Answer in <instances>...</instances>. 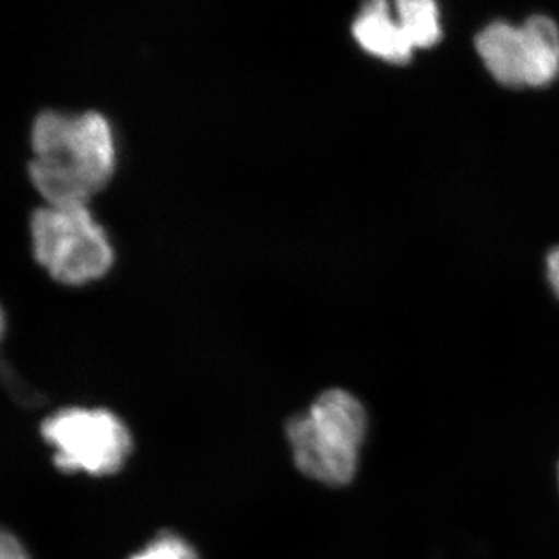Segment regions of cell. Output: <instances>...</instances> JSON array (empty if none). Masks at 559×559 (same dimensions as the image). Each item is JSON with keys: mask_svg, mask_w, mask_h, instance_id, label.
Listing matches in <instances>:
<instances>
[{"mask_svg": "<svg viewBox=\"0 0 559 559\" xmlns=\"http://www.w3.org/2000/svg\"><path fill=\"white\" fill-rule=\"evenodd\" d=\"M28 178L47 204H90L117 168V140L97 110H43L31 130Z\"/></svg>", "mask_w": 559, "mask_h": 559, "instance_id": "1", "label": "cell"}, {"mask_svg": "<svg viewBox=\"0 0 559 559\" xmlns=\"http://www.w3.org/2000/svg\"><path fill=\"white\" fill-rule=\"evenodd\" d=\"M369 429L362 403L344 389L323 392L304 414L286 423L297 469L329 487H345L358 474Z\"/></svg>", "mask_w": 559, "mask_h": 559, "instance_id": "2", "label": "cell"}, {"mask_svg": "<svg viewBox=\"0 0 559 559\" xmlns=\"http://www.w3.org/2000/svg\"><path fill=\"white\" fill-rule=\"evenodd\" d=\"M32 252L55 282L87 286L109 274L112 241L90 204H47L31 216Z\"/></svg>", "mask_w": 559, "mask_h": 559, "instance_id": "3", "label": "cell"}, {"mask_svg": "<svg viewBox=\"0 0 559 559\" xmlns=\"http://www.w3.org/2000/svg\"><path fill=\"white\" fill-rule=\"evenodd\" d=\"M489 75L507 87H546L559 75V27L536 14L524 24L496 21L477 35Z\"/></svg>", "mask_w": 559, "mask_h": 559, "instance_id": "4", "label": "cell"}, {"mask_svg": "<svg viewBox=\"0 0 559 559\" xmlns=\"http://www.w3.org/2000/svg\"><path fill=\"white\" fill-rule=\"evenodd\" d=\"M43 439L55 450L62 473L109 476L127 462L132 450L130 430L112 412L70 407L55 412L40 425Z\"/></svg>", "mask_w": 559, "mask_h": 559, "instance_id": "5", "label": "cell"}, {"mask_svg": "<svg viewBox=\"0 0 559 559\" xmlns=\"http://www.w3.org/2000/svg\"><path fill=\"white\" fill-rule=\"evenodd\" d=\"M360 49L390 64H406L415 50L404 35L392 0H364L352 25Z\"/></svg>", "mask_w": 559, "mask_h": 559, "instance_id": "6", "label": "cell"}, {"mask_svg": "<svg viewBox=\"0 0 559 559\" xmlns=\"http://www.w3.org/2000/svg\"><path fill=\"white\" fill-rule=\"evenodd\" d=\"M393 11L414 50L432 49L443 36L437 0H392Z\"/></svg>", "mask_w": 559, "mask_h": 559, "instance_id": "7", "label": "cell"}, {"mask_svg": "<svg viewBox=\"0 0 559 559\" xmlns=\"http://www.w3.org/2000/svg\"><path fill=\"white\" fill-rule=\"evenodd\" d=\"M130 559H198V555L187 540L165 533Z\"/></svg>", "mask_w": 559, "mask_h": 559, "instance_id": "8", "label": "cell"}, {"mask_svg": "<svg viewBox=\"0 0 559 559\" xmlns=\"http://www.w3.org/2000/svg\"><path fill=\"white\" fill-rule=\"evenodd\" d=\"M0 559H31L24 546L11 533H2L0 538Z\"/></svg>", "mask_w": 559, "mask_h": 559, "instance_id": "9", "label": "cell"}, {"mask_svg": "<svg viewBox=\"0 0 559 559\" xmlns=\"http://www.w3.org/2000/svg\"><path fill=\"white\" fill-rule=\"evenodd\" d=\"M547 280L559 300V246L547 255Z\"/></svg>", "mask_w": 559, "mask_h": 559, "instance_id": "10", "label": "cell"}, {"mask_svg": "<svg viewBox=\"0 0 559 559\" xmlns=\"http://www.w3.org/2000/svg\"><path fill=\"white\" fill-rule=\"evenodd\" d=\"M558 479H559V469H558Z\"/></svg>", "mask_w": 559, "mask_h": 559, "instance_id": "11", "label": "cell"}]
</instances>
